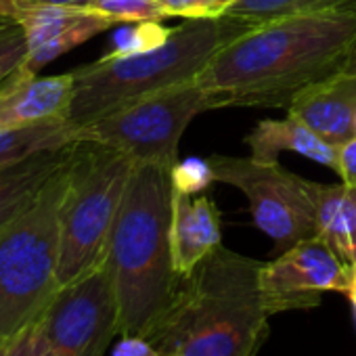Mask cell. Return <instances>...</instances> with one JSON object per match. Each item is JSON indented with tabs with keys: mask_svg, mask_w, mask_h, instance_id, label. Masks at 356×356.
<instances>
[{
	"mask_svg": "<svg viewBox=\"0 0 356 356\" xmlns=\"http://www.w3.org/2000/svg\"><path fill=\"white\" fill-rule=\"evenodd\" d=\"M354 40L356 7L268 22L225 44L195 84L220 107H287L306 86L341 72Z\"/></svg>",
	"mask_w": 356,
	"mask_h": 356,
	"instance_id": "6da1fadb",
	"label": "cell"
},
{
	"mask_svg": "<svg viewBox=\"0 0 356 356\" xmlns=\"http://www.w3.org/2000/svg\"><path fill=\"white\" fill-rule=\"evenodd\" d=\"M260 268V260L220 245L181 281L147 337L163 356H256L273 316Z\"/></svg>",
	"mask_w": 356,
	"mask_h": 356,
	"instance_id": "7a4b0ae2",
	"label": "cell"
},
{
	"mask_svg": "<svg viewBox=\"0 0 356 356\" xmlns=\"http://www.w3.org/2000/svg\"><path fill=\"white\" fill-rule=\"evenodd\" d=\"M172 165L134 163L115 216L107 264L120 335H149L170 308L181 277L172 264Z\"/></svg>",
	"mask_w": 356,
	"mask_h": 356,
	"instance_id": "3957f363",
	"label": "cell"
},
{
	"mask_svg": "<svg viewBox=\"0 0 356 356\" xmlns=\"http://www.w3.org/2000/svg\"><path fill=\"white\" fill-rule=\"evenodd\" d=\"M250 26L231 17L185 19L165 44L128 57H101L74 70L67 122L86 126L157 90L195 82L210 59Z\"/></svg>",
	"mask_w": 356,
	"mask_h": 356,
	"instance_id": "277c9868",
	"label": "cell"
},
{
	"mask_svg": "<svg viewBox=\"0 0 356 356\" xmlns=\"http://www.w3.org/2000/svg\"><path fill=\"white\" fill-rule=\"evenodd\" d=\"M70 161L72 155L38 200L0 231V348L38 321L59 289L61 204Z\"/></svg>",
	"mask_w": 356,
	"mask_h": 356,
	"instance_id": "5b68a950",
	"label": "cell"
},
{
	"mask_svg": "<svg viewBox=\"0 0 356 356\" xmlns=\"http://www.w3.org/2000/svg\"><path fill=\"white\" fill-rule=\"evenodd\" d=\"M134 161L95 140L74 145L61 204L59 287L99 266L120 212Z\"/></svg>",
	"mask_w": 356,
	"mask_h": 356,
	"instance_id": "8992f818",
	"label": "cell"
},
{
	"mask_svg": "<svg viewBox=\"0 0 356 356\" xmlns=\"http://www.w3.org/2000/svg\"><path fill=\"white\" fill-rule=\"evenodd\" d=\"M210 109H220L218 99L200 84L187 82L147 95L97 122L78 126L76 138L107 145L134 163L174 165L183 132L193 118Z\"/></svg>",
	"mask_w": 356,
	"mask_h": 356,
	"instance_id": "52a82bcc",
	"label": "cell"
},
{
	"mask_svg": "<svg viewBox=\"0 0 356 356\" xmlns=\"http://www.w3.org/2000/svg\"><path fill=\"white\" fill-rule=\"evenodd\" d=\"M214 181L239 189L250 204L254 225L283 254L291 245L316 237L314 204L302 176L285 170L279 161H256L214 153L208 157Z\"/></svg>",
	"mask_w": 356,
	"mask_h": 356,
	"instance_id": "ba28073f",
	"label": "cell"
},
{
	"mask_svg": "<svg viewBox=\"0 0 356 356\" xmlns=\"http://www.w3.org/2000/svg\"><path fill=\"white\" fill-rule=\"evenodd\" d=\"M36 323L57 356H105L111 339L120 335L107 260L59 287Z\"/></svg>",
	"mask_w": 356,
	"mask_h": 356,
	"instance_id": "9c48e42d",
	"label": "cell"
},
{
	"mask_svg": "<svg viewBox=\"0 0 356 356\" xmlns=\"http://www.w3.org/2000/svg\"><path fill=\"white\" fill-rule=\"evenodd\" d=\"M350 281V264L318 235L291 245L260 268V291L270 314L314 308L327 291L348 293Z\"/></svg>",
	"mask_w": 356,
	"mask_h": 356,
	"instance_id": "30bf717a",
	"label": "cell"
},
{
	"mask_svg": "<svg viewBox=\"0 0 356 356\" xmlns=\"http://www.w3.org/2000/svg\"><path fill=\"white\" fill-rule=\"evenodd\" d=\"M0 13L11 15L22 26L28 57L19 70L32 76L67 51L118 26L113 17L90 7L40 5L28 0H0Z\"/></svg>",
	"mask_w": 356,
	"mask_h": 356,
	"instance_id": "8fae6325",
	"label": "cell"
},
{
	"mask_svg": "<svg viewBox=\"0 0 356 356\" xmlns=\"http://www.w3.org/2000/svg\"><path fill=\"white\" fill-rule=\"evenodd\" d=\"M287 115L339 149L356 138V74L341 70L306 86L287 105Z\"/></svg>",
	"mask_w": 356,
	"mask_h": 356,
	"instance_id": "7c38bea8",
	"label": "cell"
},
{
	"mask_svg": "<svg viewBox=\"0 0 356 356\" xmlns=\"http://www.w3.org/2000/svg\"><path fill=\"white\" fill-rule=\"evenodd\" d=\"M74 95V72L38 76L15 70L0 82V132L42 122L67 120Z\"/></svg>",
	"mask_w": 356,
	"mask_h": 356,
	"instance_id": "4fadbf2b",
	"label": "cell"
},
{
	"mask_svg": "<svg viewBox=\"0 0 356 356\" xmlns=\"http://www.w3.org/2000/svg\"><path fill=\"white\" fill-rule=\"evenodd\" d=\"M172 264L176 275L189 277L214 250L222 245L220 212L206 195H189L174 189L172 195Z\"/></svg>",
	"mask_w": 356,
	"mask_h": 356,
	"instance_id": "5bb4252c",
	"label": "cell"
},
{
	"mask_svg": "<svg viewBox=\"0 0 356 356\" xmlns=\"http://www.w3.org/2000/svg\"><path fill=\"white\" fill-rule=\"evenodd\" d=\"M245 145L250 147V157L264 163L277 161L281 151H291L321 165H327L335 174L339 168V149L318 138L291 115L285 120H262L245 136Z\"/></svg>",
	"mask_w": 356,
	"mask_h": 356,
	"instance_id": "9a60e30c",
	"label": "cell"
},
{
	"mask_svg": "<svg viewBox=\"0 0 356 356\" xmlns=\"http://www.w3.org/2000/svg\"><path fill=\"white\" fill-rule=\"evenodd\" d=\"M72 149L74 145L42 151L0 170V231L38 200L55 172L70 159Z\"/></svg>",
	"mask_w": 356,
	"mask_h": 356,
	"instance_id": "2e32d148",
	"label": "cell"
},
{
	"mask_svg": "<svg viewBox=\"0 0 356 356\" xmlns=\"http://www.w3.org/2000/svg\"><path fill=\"white\" fill-rule=\"evenodd\" d=\"M306 189L314 204L318 237L343 262H356V187L306 181Z\"/></svg>",
	"mask_w": 356,
	"mask_h": 356,
	"instance_id": "e0dca14e",
	"label": "cell"
},
{
	"mask_svg": "<svg viewBox=\"0 0 356 356\" xmlns=\"http://www.w3.org/2000/svg\"><path fill=\"white\" fill-rule=\"evenodd\" d=\"M78 143L76 126L67 120L42 122L0 132V170L15 165L36 153L63 149Z\"/></svg>",
	"mask_w": 356,
	"mask_h": 356,
	"instance_id": "ac0fdd59",
	"label": "cell"
},
{
	"mask_svg": "<svg viewBox=\"0 0 356 356\" xmlns=\"http://www.w3.org/2000/svg\"><path fill=\"white\" fill-rule=\"evenodd\" d=\"M337 7H343V0H235L222 15L237 19L250 28H256L268 22L318 13Z\"/></svg>",
	"mask_w": 356,
	"mask_h": 356,
	"instance_id": "d6986e66",
	"label": "cell"
},
{
	"mask_svg": "<svg viewBox=\"0 0 356 356\" xmlns=\"http://www.w3.org/2000/svg\"><path fill=\"white\" fill-rule=\"evenodd\" d=\"M172 28L161 26V22H138L130 28L118 32L113 40V49L107 53L109 57H128L153 51L168 42Z\"/></svg>",
	"mask_w": 356,
	"mask_h": 356,
	"instance_id": "ffe728a7",
	"label": "cell"
},
{
	"mask_svg": "<svg viewBox=\"0 0 356 356\" xmlns=\"http://www.w3.org/2000/svg\"><path fill=\"white\" fill-rule=\"evenodd\" d=\"M90 9L113 17L118 24L161 22L165 13L155 0H90Z\"/></svg>",
	"mask_w": 356,
	"mask_h": 356,
	"instance_id": "44dd1931",
	"label": "cell"
},
{
	"mask_svg": "<svg viewBox=\"0 0 356 356\" xmlns=\"http://www.w3.org/2000/svg\"><path fill=\"white\" fill-rule=\"evenodd\" d=\"M170 174H172V187L189 195H200L212 183H216L210 161L202 157H189L185 161H176Z\"/></svg>",
	"mask_w": 356,
	"mask_h": 356,
	"instance_id": "7402d4cb",
	"label": "cell"
},
{
	"mask_svg": "<svg viewBox=\"0 0 356 356\" xmlns=\"http://www.w3.org/2000/svg\"><path fill=\"white\" fill-rule=\"evenodd\" d=\"M165 17L183 19H208L222 17V13L235 0H155Z\"/></svg>",
	"mask_w": 356,
	"mask_h": 356,
	"instance_id": "603a6c76",
	"label": "cell"
},
{
	"mask_svg": "<svg viewBox=\"0 0 356 356\" xmlns=\"http://www.w3.org/2000/svg\"><path fill=\"white\" fill-rule=\"evenodd\" d=\"M0 356H57L40 331L38 323L34 321L28 329H24L19 335H15L11 341H7L0 348Z\"/></svg>",
	"mask_w": 356,
	"mask_h": 356,
	"instance_id": "cb8c5ba5",
	"label": "cell"
},
{
	"mask_svg": "<svg viewBox=\"0 0 356 356\" xmlns=\"http://www.w3.org/2000/svg\"><path fill=\"white\" fill-rule=\"evenodd\" d=\"M28 57V40L22 28L0 38V82L7 80Z\"/></svg>",
	"mask_w": 356,
	"mask_h": 356,
	"instance_id": "d4e9b609",
	"label": "cell"
},
{
	"mask_svg": "<svg viewBox=\"0 0 356 356\" xmlns=\"http://www.w3.org/2000/svg\"><path fill=\"white\" fill-rule=\"evenodd\" d=\"M109 356H163V354L145 335H120Z\"/></svg>",
	"mask_w": 356,
	"mask_h": 356,
	"instance_id": "484cf974",
	"label": "cell"
},
{
	"mask_svg": "<svg viewBox=\"0 0 356 356\" xmlns=\"http://www.w3.org/2000/svg\"><path fill=\"white\" fill-rule=\"evenodd\" d=\"M337 174L341 183L356 187V138L339 147V168Z\"/></svg>",
	"mask_w": 356,
	"mask_h": 356,
	"instance_id": "4316f807",
	"label": "cell"
},
{
	"mask_svg": "<svg viewBox=\"0 0 356 356\" xmlns=\"http://www.w3.org/2000/svg\"><path fill=\"white\" fill-rule=\"evenodd\" d=\"M17 28H22L11 15H7V13H0V38L3 36H7V34H11L13 30H17Z\"/></svg>",
	"mask_w": 356,
	"mask_h": 356,
	"instance_id": "83f0119b",
	"label": "cell"
},
{
	"mask_svg": "<svg viewBox=\"0 0 356 356\" xmlns=\"http://www.w3.org/2000/svg\"><path fill=\"white\" fill-rule=\"evenodd\" d=\"M28 3L40 5H65V7H88L90 0H28Z\"/></svg>",
	"mask_w": 356,
	"mask_h": 356,
	"instance_id": "f1b7e54d",
	"label": "cell"
},
{
	"mask_svg": "<svg viewBox=\"0 0 356 356\" xmlns=\"http://www.w3.org/2000/svg\"><path fill=\"white\" fill-rule=\"evenodd\" d=\"M343 70L356 74V40H354V44H352V49H350V55H348V59H346Z\"/></svg>",
	"mask_w": 356,
	"mask_h": 356,
	"instance_id": "f546056e",
	"label": "cell"
},
{
	"mask_svg": "<svg viewBox=\"0 0 356 356\" xmlns=\"http://www.w3.org/2000/svg\"><path fill=\"white\" fill-rule=\"evenodd\" d=\"M343 7H356V0H343Z\"/></svg>",
	"mask_w": 356,
	"mask_h": 356,
	"instance_id": "4dcf8cb0",
	"label": "cell"
}]
</instances>
